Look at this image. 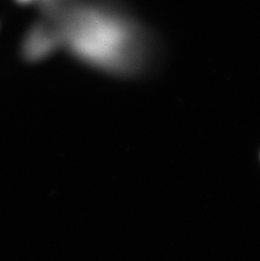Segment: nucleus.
Returning a JSON list of instances; mask_svg holds the SVG:
<instances>
[{
  "label": "nucleus",
  "instance_id": "f257e3e1",
  "mask_svg": "<svg viewBox=\"0 0 260 261\" xmlns=\"http://www.w3.org/2000/svg\"><path fill=\"white\" fill-rule=\"evenodd\" d=\"M62 49L108 74L131 76L150 66L155 42L150 31L114 0H75L54 16Z\"/></svg>",
  "mask_w": 260,
  "mask_h": 261
},
{
  "label": "nucleus",
  "instance_id": "f03ea898",
  "mask_svg": "<svg viewBox=\"0 0 260 261\" xmlns=\"http://www.w3.org/2000/svg\"><path fill=\"white\" fill-rule=\"evenodd\" d=\"M62 49L57 23L53 18L42 16L25 35L21 46L22 56L29 62H39Z\"/></svg>",
  "mask_w": 260,
  "mask_h": 261
},
{
  "label": "nucleus",
  "instance_id": "7ed1b4c3",
  "mask_svg": "<svg viewBox=\"0 0 260 261\" xmlns=\"http://www.w3.org/2000/svg\"><path fill=\"white\" fill-rule=\"evenodd\" d=\"M22 5H34L38 8L42 16H55L64 11L75 0H15Z\"/></svg>",
  "mask_w": 260,
  "mask_h": 261
}]
</instances>
